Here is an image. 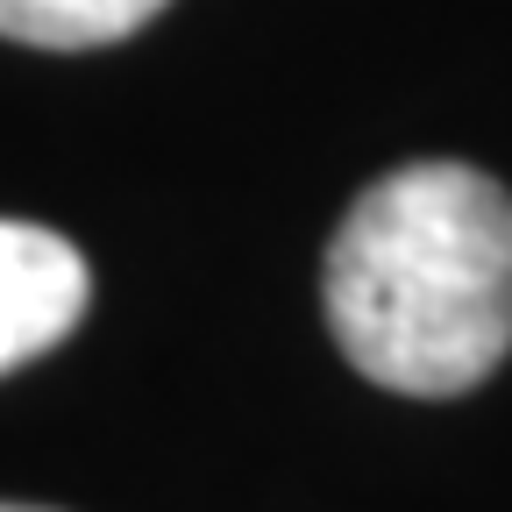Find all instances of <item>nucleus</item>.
I'll list each match as a JSON object with an SVG mask.
<instances>
[{
	"mask_svg": "<svg viewBox=\"0 0 512 512\" xmlns=\"http://www.w3.org/2000/svg\"><path fill=\"white\" fill-rule=\"evenodd\" d=\"M342 356L406 399H456L512 356V192L477 164H399L342 214L320 271Z\"/></svg>",
	"mask_w": 512,
	"mask_h": 512,
	"instance_id": "f257e3e1",
	"label": "nucleus"
},
{
	"mask_svg": "<svg viewBox=\"0 0 512 512\" xmlns=\"http://www.w3.org/2000/svg\"><path fill=\"white\" fill-rule=\"evenodd\" d=\"M93 306L86 256L43 221H0V377L50 356Z\"/></svg>",
	"mask_w": 512,
	"mask_h": 512,
	"instance_id": "f03ea898",
	"label": "nucleus"
},
{
	"mask_svg": "<svg viewBox=\"0 0 512 512\" xmlns=\"http://www.w3.org/2000/svg\"><path fill=\"white\" fill-rule=\"evenodd\" d=\"M164 0H0V36L36 50H100L136 36Z\"/></svg>",
	"mask_w": 512,
	"mask_h": 512,
	"instance_id": "7ed1b4c3",
	"label": "nucleus"
},
{
	"mask_svg": "<svg viewBox=\"0 0 512 512\" xmlns=\"http://www.w3.org/2000/svg\"><path fill=\"white\" fill-rule=\"evenodd\" d=\"M0 512H50V505H0Z\"/></svg>",
	"mask_w": 512,
	"mask_h": 512,
	"instance_id": "20e7f679",
	"label": "nucleus"
}]
</instances>
